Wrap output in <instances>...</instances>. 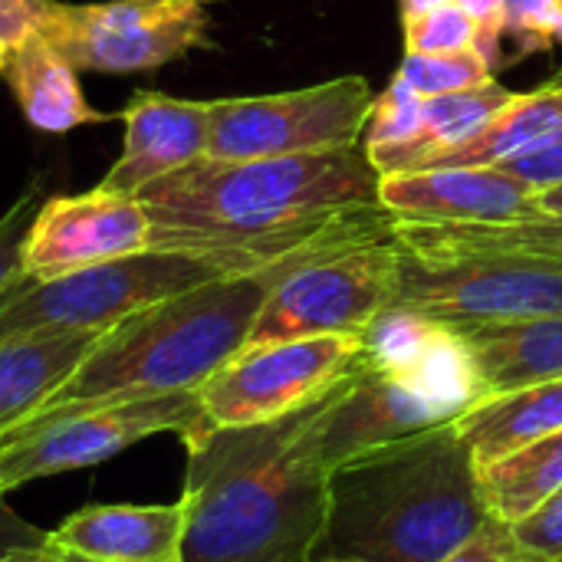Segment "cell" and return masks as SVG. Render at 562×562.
I'll list each match as a JSON object with an SVG mask.
<instances>
[{
  "label": "cell",
  "mask_w": 562,
  "mask_h": 562,
  "mask_svg": "<svg viewBox=\"0 0 562 562\" xmlns=\"http://www.w3.org/2000/svg\"><path fill=\"white\" fill-rule=\"evenodd\" d=\"M379 181L366 148L346 145L283 158H201L138 198L151 217V250H184L240 277L392 234Z\"/></svg>",
  "instance_id": "obj_1"
},
{
  "label": "cell",
  "mask_w": 562,
  "mask_h": 562,
  "mask_svg": "<svg viewBox=\"0 0 562 562\" xmlns=\"http://www.w3.org/2000/svg\"><path fill=\"white\" fill-rule=\"evenodd\" d=\"M349 372L286 418L181 438L188 451L181 562H313L329 504L326 428Z\"/></svg>",
  "instance_id": "obj_2"
},
{
  "label": "cell",
  "mask_w": 562,
  "mask_h": 562,
  "mask_svg": "<svg viewBox=\"0 0 562 562\" xmlns=\"http://www.w3.org/2000/svg\"><path fill=\"white\" fill-rule=\"evenodd\" d=\"M487 520L477 468L448 422L329 468L313 562H441Z\"/></svg>",
  "instance_id": "obj_3"
},
{
  "label": "cell",
  "mask_w": 562,
  "mask_h": 562,
  "mask_svg": "<svg viewBox=\"0 0 562 562\" xmlns=\"http://www.w3.org/2000/svg\"><path fill=\"white\" fill-rule=\"evenodd\" d=\"M286 270L293 267L217 277L138 310L105 329L76 372L33 415L198 392L247 346L270 290Z\"/></svg>",
  "instance_id": "obj_4"
},
{
  "label": "cell",
  "mask_w": 562,
  "mask_h": 562,
  "mask_svg": "<svg viewBox=\"0 0 562 562\" xmlns=\"http://www.w3.org/2000/svg\"><path fill=\"white\" fill-rule=\"evenodd\" d=\"M224 277L184 250H145L53 280H20L0 296V342L36 333H105L145 306Z\"/></svg>",
  "instance_id": "obj_5"
},
{
  "label": "cell",
  "mask_w": 562,
  "mask_h": 562,
  "mask_svg": "<svg viewBox=\"0 0 562 562\" xmlns=\"http://www.w3.org/2000/svg\"><path fill=\"white\" fill-rule=\"evenodd\" d=\"M198 392L43 412L0 435V501L40 477L82 471L155 435L201 431Z\"/></svg>",
  "instance_id": "obj_6"
},
{
  "label": "cell",
  "mask_w": 562,
  "mask_h": 562,
  "mask_svg": "<svg viewBox=\"0 0 562 562\" xmlns=\"http://www.w3.org/2000/svg\"><path fill=\"white\" fill-rule=\"evenodd\" d=\"M402 254L392 234L316 254L286 270L270 290L247 346L366 333L398 296Z\"/></svg>",
  "instance_id": "obj_7"
},
{
  "label": "cell",
  "mask_w": 562,
  "mask_h": 562,
  "mask_svg": "<svg viewBox=\"0 0 562 562\" xmlns=\"http://www.w3.org/2000/svg\"><path fill=\"white\" fill-rule=\"evenodd\" d=\"M402 254L398 306L445 326L514 323L562 313V263L524 254Z\"/></svg>",
  "instance_id": "obj_8"
},
{
  "label": "cell",
  "mask_w": 562,
  "mask_h": 562,
  "mask_svg": "<svg viewBox=\"0 0 562 562\" xmlns=\"http://www.w3.org/2000/svg\"><path fill=\"white\" fill-rule=\"evenodd\" d=\"M375 92L362 76L211 102L207 158H283L359 145Z\"/></svg>",
  "instance_id": "obj_9"
},
{
  "label": "cell",
  "mask_w": 562,
  "mask_h": 562,
  "mask_svg": "<svg viewBox=\"0 0 562 562\" xmlns=\"http://www.w3.org/2000/svg\"><path fill=\"white\" fill-rule=\"evenodd\" d=\"M362 352V333L257 342L234 352L201 389L204 428H250L326 395Z\"/></svg>",
  "instance_id": "obj_10"
},
{
  "label": "cell",
  "mask_w": 562,
  "mask_h": 562,
  "mask_svg": "<svg viewBox=\"0 0 562 562\" xmlns=\"http://www.w3.org/2000/svg\"><path fill=\"white\" fill-rule=\"evenodd\" d=\"M40 33L79 72H145L211 46V0H53Z\"/></svg>",
  "instance_id": "obj_11"
},
{
  "label": "cell",
  "mask_w": 562,
  "mask_h": 562,
  "mask_svg": "<svg viewBox=\"0 0 562 562\" xmlns=\"http://www.w3.org/2000/svg\"><path fill=\"white\" fill-rule=\"evenodd\" d=\"M145 250H151V217L142 198L95 184L40 201L20 250V273L23 280H53Z\"/></svg>",
  "instance_id": "obj_12"
},
{
  "label": "cell",
  "mask_w": 562,
  "mask_h": 562,
  "mask_svg": "<svg viewBox=\"0 0 562 562\" xmlns=\"http://www.w3.org/2000/svg\"><path fill=\"white\" fill-rule=\"evenodd\" d=\"M359 362L435 402L451 418H461L487 395L468 339L458 329L398 303L366 326Z\"/></svg>",
  "instance_id": "obj_13"
},
{
  "label": "cell",
  "mask_w": 562,
  "mask_h": 562,
  "mask_svg": "<svg viewBox=\"0 0 562 562\" xmlns=\"http://www.w3.org/2000/svg\"><path fill=\"white\" fill-rule=\"evenodd\" d=\"M379 204L392 221L510 224L540 217L537 188L501 168H425L382 175Z\"/></svg>",
  "instance_id": "obj_14"
},
{
  "label": "cell",
  "mask_w": 562,
  "mask_h": 562,
  "mask_svg": "<svg viewBox=\"0 0 562 562\" xmlns=\"http://www.w3.org/2000/svg\"><path fill=\"white\" fill-rule=\"evenodd\" d=\"M122 151L102 175V188L138 194L148 184L207 158L211 102L135 92L122 109Z\"/></svg>",
  "instance_id": "obj_15"
},
{
  "label": "cell",
  "mask_w": 562,
  "mask_h": 562,
  "mask_svg": "<svg viewBox=\"0 0 562 562\" xmlns=\"http://www.w3.org/2000/svg\"><path fill=\"white\" fill-rule=\"evenodd\" d=\"M188 497L171 504H99L66 517L49 543L95 562H181Z\"/></svg>",
  "instance_id": "obj_16"
},
{
  "label": "cell",
  "mask_w": 562,
  "mask_h": 562,
  "mask_svg": "<svg viewBox=\"0 0 562 562\" xmlns=\"http://www.w3.org/2000/svg\"><path fill=\"white\" fill-rule=\"evenodd\" d=\"M448 422L454 418L435 402L356 362L329 415V428H326L329 468L366 448L389 445Z\"/></svg>",
  "instance_id": "obj_17"
},
{
  "label": "cell",
  "mask_w": 562,
  "mask_h": 562,
  "mask_svg": "<svg viewBox=\"0 0 562 562\" xmlns=\"http://www.w3.org/2000/svg\"><path fill=\"white\" fill-rule=\"evenodd\" d=\"M3 79L16 99L20 115L36 132L66 135L82 125L109 122V115L92 109L86 99L79 69L40 30L16 49Z\"/></svg>",
  "instance_id": "obj_18"
},
{
  "label": "cell",
  "mask_w": 562,
  "mask_h": 562,
  "mask_svg": "<svg viewBox=\"0 0 562 562\" xmlns=\"http://www.w3.org/2000/svg\"><path fill=\"white\" fill-rule=\"evenodd\" d=\"M454 428L474 468L484 471L494 461L562 431V379L484 395L461 418H454Z\"/></svg>",
  "instance_id": "obj_19"
},
{
  "label": "cell",
  "mask_w": 562,
  "mask_h": 562,
  "mask_svg": "<svg viewBox=\"0 0 562 562\" xmlns=\"http://www.w3.org/2000/svg\"><path fill=\"white\" fill-rule=\"evenodd\" d=\"M451 329L468 339L487 395L562 379V313Z\"/></svg>",
  "instance_id": "obj_20"
},
{
  "label": "cell",
  "mask_w": 562,
  "mask_h": 562,
  "mask_svg": "<svg viewBox=\"0 0 562 562\" xmlns=\"http://www.w3.org/2000/svg\"><path fill=\"white\" fill-rule=\"evenodd\" d=\"M102 333H36L0 342V435L30 418L89 356Z\"/></svg>",
  "instance_id": "obj_21"
},
{
  "label": "cell",
  "mask_w": 562,
  "mask_h": 562,
  "mask_svg": "<svg viewBox=\"0 0 562 562\" xmlns=\"http://www.w3.org/2000/svg\"><path fill=\"white\" fill-rule=\"evenodd\" d=\"M517 92L504 89L497 79L487 86L461 89V92H445L425 99L422 109V128L412 142L385 151H372L369 161L375 165L379 175H398V171H422L428 168L438 155L464 145L474 138L497 112H504Z\"/></svg>",
  "instance_id": "obj_22"
},
{
  "label": "cell",
  "mask_w": 562,
  "mask_h": 562,
  "mask_svg": "<svg viewBox=\"0 0 562 562\" xmlns=\"http://www.w3.org/2000/svg\"><path fill=\"white\" fill-rule=\"evenodd\" d=\"M562 128V72L497 112L474 138L438 155L428 168H497ZM425 171V168H422Z\"/></svg>",
  "instance_id": "obj_23"
},
{
  "label": "cell",
  "mask_w": 562,
  "mask_h": 562,
  "mask_svg": "<svg viewBox=\"0 0 562 562\" xmlns=\"http://www.w3.org/2000/svg\"><path fill=\"white\" fill-rule=\"evenodd\" d=\"M484 507L494 520L514 527L527 520L562 487V431H553L491 468L477 471Z\"/></svg>",
  "instance_id": "obj_24"
},
{
  "label": "cell",
  "mask_w": 562,
  "mask_h": 562,
  "mask_svg": "<svg viewBox=\"0 0 562 562\" xmlns=\"http://www.w3.org/2000/svg\"><path fill=\"white\" fill-rule=\"evenodd\" d=\"M405 56H445L481 49V33L458 0L431 7L415 16H402Z\"/></svg>",
  "instance_id": "obj_25"
},
{
  "label": "cell",
  "mask_w": 562,
  "mask_h": 562,
  "mask_svg": "<svg viewBox=\"0 0 562 562\" xmlns=\"http://www.w3.org/2000/svg\"><path fill=\"white\" fill-rule=\"evenodd\" d=\"M418 95H445L494 82V63L481 53H445V56H405L398 72Z\"/></svg>",
  "instance_id": "obj_26"
},
{
  "label": "cell",
  "mask_w": 562,
  "mask_h": 562,
  "mask_svg": "<svg viewBox=\"0 0 562 562\" xmlns=\"http://www.w3.org/2000/svg\"><path fill=\"white\" fill-rule=\"evenodd\" d=\"M422 109H425V95H418L402 76H395L389 89L375 95L372 115L366 122V132H362L366 155L412 142L422 128Z\"/></svg>",
  "instance_id": "obj_27"
},
{
  "label": "cell",
  "mask_w": 562,
  "mask_h": 562,
  "mask_svg": "<svg viewBox=\"0 0 562 562\" xmlns=\"http://www.w3.org/2000/svg\"><path fill=\"white\" fill-rule=\"evenodd\" d=\"M507 36L520 56L550 53L562 43V0H507Z\"/></svg>",
  "instance_id": "obj_28"
},
{
  "label": "cell",
  "mask_w": 562,
  "mask_h": 562,
  "mask_svg": "<svg viewBox=\"0 0 562 562\" xmlns=\"http://www.w3.org/2000/svg\"><path fill=\"white\" fill-rule=\"evenodd\" d=\"M40 184L33 181L13 204H10V211L0 217V296L7 293V290H13L20 280H23V273H20V250H23V240H26V231H30V224H33V214H36V207H40Z\"/></svg>",
  "instance_id": "obj_29"
},
{
  "label": "cell",
  "mask_w": 562,
  "mask_h": 562,
  "mask_svg": "<svg viewBox=\"0 0 562 562\" xmlns=\"http://www.w3.org/2000/svg\"><path fill=\"white\" fill-rule=\"evenodd\" d=\"M441 562H547L537 553H530L527 547H520V540L510 533L507 524L501 520H487L468 543H461L451 557Z\"/></svg>",
  "instance_id": "obj_30"
},
{
  "label": "cell",
  "mask_w": 562,
  "mask_h": 562,
  "mask_svg": "<svg viewBox=\"0 0 562 562\" xmlns=\"http://www.w3.org/2000/svg\"><path fill=\"white\" fill-rule=\"evenodd\" d=\"M510 533L520 540V547H527L530 553H537L540 560L560 562L562 560V487L540 504L527 520L514 524Z\"/></svg>",
  "instance_id": "obj_31"
},
{
  "label": "cell",
  "mask_w": 562,
  "mask_h": 562,
  "mask_svg": "<svg viewBox=\"0 0 562 562\" xmlns=\"http://www.w3.org/2000/svg\"><path fill=\"white\" fill-rule=\"evenodd\" d=\"M497 168L520 178L524 184H530L537 191L562 184V128H557L553 135H547L543 142L530 145L527 151H520L517 158H510Z\"/></svg>",
  "instance_id": "obj_32"
},
{
  "label": "cell",
  "mask_w": 562,
  "mask_h": 562,
  "mask_svg": "<svg viewBox=\"0 0 562 562\" xmlns=\"http://www.w3.org/2000/svg\"><path fill=\"white\" fill-rule=\"evenodd\" d=\"M53 0H0V76L13 63L16 49L40 30Z\"/></svg>",
  "instance_id": "obj_33"
},
{
  "label": "cell",
  "mask_w": 562,
  "mask_h": 562,
  "mask_svg": "<svg viewBox=\"0 0 562 562\" xmlns=\"http://www.w3.org/2000/svg\"><path fill=\"white\" fill-rule=\"evenodd\" d=\"M481 33V53L497 66L501 36H507V0H458Z\"/></svg>",
  "instance_id": "obj_34"
},
{
  "label": "cell",
  "mask_w": 562,
  "mask_h": 562,
  "mask_svg": "<svg viewBox=\"0 0 562 562\" xmlns=\"http://www.w3.org/2000/svg\"><path fill=\"white\" fill-rule=\"evenodd\" d=\"M46 530L26 524L23 517H16L3 501H0V560L7 553H16V550H30V547H40L46 543Z\"/></svg>",
  "instance_id": "obj_35"
},
{
  "label": "cell",
  "mask_w": 562,
  "mask_h": 562,
  "mask_svg": "<svg viewBox=\"0 0 562 562\" xmlns=\"http://www.w3.org/2000/svg\"><path fill=\"white\" fill-rule=\"evenodd\" d=\"M0 562H95V560H86V557H79V553H69V550H63V547L49 543V537H46V543L30 547V550L7 553Z\"/></svg>",
  "instance_id": "obj_36"
},
{
  "label": "cell",
  "mask_w": 562,
  "mask_h": 562,
  "mask_svg": "<svg viewBox=\"0 0 562 562\" xmlns=\"http://www.w3.org/2000/svg\"><path fill=\"white\" fill-rule=\"evenodd\" d=\"M537 211L540 217H562V184L537 191Z\"/></svg>",
  "instance_id": "obj_37"
},
{
  "label": "cell",
  "mask_w": 562,
  "mask_h": 562,
  "mask_svg": "<svg viewBox=\"0 0 562 562\" xmlns=\"http://www.w3.org/2000/svg\"><path fill=\"white\" fill-rule=\"evenodd\" d=\"M448 0H402V16H415V13H425L431 7H441Z\"/></svg>",
  "instance_id": "obj_38"
},
{
  "label": "cell",
  "mask_w": 562,
  "mask_h": 562,
  "mask_svg": "<svg viewBox=\"0 0 562 562\" xmlns=\"http://www.w3.org/2000/svg\"><path fill=\"white\" fill-rule=\"evenodd\" d=\"M560 562H562V560H560Z\"/></svg>",
  "instance_id": "obj_39"
}]
</instances>
